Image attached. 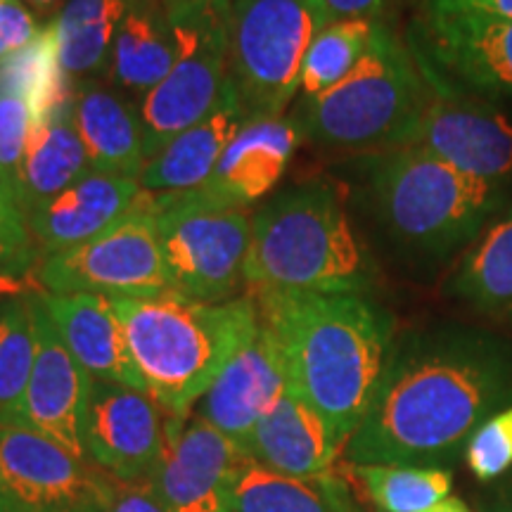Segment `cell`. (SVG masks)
Returning <instances> with one entry per match:
<instances>
[{
  "instance_id": "cell-1",
  "label": "cell",
  "mask_w": 512,
  "mask_h": 512,
  "mask_svg": "<svg viewBox=\"0 0 512 512\" xmlns=\"http://www.w3.org/2000/svg\"><path fill=\"white\" fill-rule=\"evenodd\" d=\"M512 403V351L479 332H432L392 349L351 465H434L465 451L472 432Z\"/></svg>"
},
{
  "instance_id": "cell-2",
  "label": "cell",
  "mask_w": 512,
  "mask_h": 512,
  "mask_svg": "<svg viewBox=\"0 0 512 512\" xmlns=\"http://www.w3.org/2000/svg\"><path fill=\"white\" fill-rule=\"evenodd\" d=\"M278 344L287 382L347 446L392 354V318L363 294L249 292Z\"/></svg>"
},
{
  "instance_id": "cell-3",
  "label": "cell",
  "mask_w": 512,
  "mask_h": 512,
  "mask_svg": "<svg viewBox=\"0 0 512 512\" xmlns=\"http://www.w3.org/2000/svg\"><path fill=\"white\" fill-rule=\"evenodd\" d=\"M147 392L169 415H190L230 358L259 330L254 299L207 304L181 294L112 299Z\"/></svg>"
},
{
  "instance_id": "cell-4",
  "label": "cell",
  "mask_w": 512,
  "mask_h": 512,
  "mask_svg": "<svg viewBox=\"0 0 512 512\" xmlns=\"http://www.w3.org/2000/svg\"><path fill=\"white\" fill-rule=\"evenodd\" d=\"M375 264L330 185H299L252 214L245 259L249 292L363 294Z\"/></svg>"
},
{
  "instance_id": "cell-5",
  "label": "cell",
  "mask_w": 512,
  "mask_h": 512,
  "mask_svg": "<svg viewBox=\"0 0 512 512\" xmlns=\"http://www.w3.org/2000/svg\"><path fill=\"white\" fill-rule=\"evenodd\" d=\"M430 91L399 38L377 24L368 50L347 79L306 98L297 121L302 136L339 152H375L411 145Z\"/></svg>"
},
{
  "instance_id": "cell-6",
  "label": "cell",
  "mask_w": 512,
  "mask_h": 512,
  "mask_svg": "<svg viewBox=\"0 0 512 512\" xmlns=\"http://www.w3.org/2000/svg\"><path fill=\"white\" fill-rule=\"evenodd\" d=\"M368 185L389 238L434 256L477 238L505 200L503 185L460 174L418 145L380 152Z\"/></svg>"
},
{
  "instance_id": "cell-7",
  "label": "cell",
  "mask_w": 512,
  "mask_h": 512,
  "mask_svg": "<svg viewBox=\"0 0 512 512\" xmlns=\"http://www.w3.org/2000/svg\"><path fill=\"white\" fill-rule=\"evenodd\" d=\"M169 19L174 67L138 102L147 162L209 117L230 79L233 0H169Z\"/></svg>"
},
{
  "instance_id": "cell-8",
  "label": "cell",
  "mask_w": 512,
  "mask_h": 512,
  "mask_svg": "<svg viewBox=\"0 0 512 512\" xmlns=\"http://www.w3.org/2000/svg\"><path fill=\"white\" fill-rule=\"evenodd\" d=\"M152 209L171 292L207 304L238 299L252 238L249 207L214 200L195 188L152 192Z\"/></svg>"
},
{
  "instance_id": "cell-9",
  "label": "cell",
  "mask_w": 512,
  "mask_h": 512,
  "mask_svg": "<svg viewBox=\"0 0 512 512\" xmlns=\"http://www.w3.org/2000/svg\"><path fill=\"white\" fill-rule=\"evenodd\" d=\"M325 24L318 0H233L230 79L252 117H283Z\"/></svg>"
},
{
  "instance_id": "cell-10",
  "label": "cell",
  "mask_w": 512,
  "mask_h": 512,
  "mask_svg": "<svg viewBox=\"0 0 512 512\" xmlns=\"http://www.w3.org/2000/svg\"><path fill=\"white\" fill-rule=\"evenodd\" d=\"M36 278L50 294L88 292L110 299L174 294L159 249L152 192L98 238L41 256Z\"/></svg>"
},
{
  "instance_id": "cell-11",
  "label": "cell",
  "mask_w": 512,
  "mask_h": 512,
  "mask_svg": "<svg viewBox=\"0 0 512 512\" xmlns=\"http://www.w3.org/2000/svg\"><path fill=\"white\" fill-rule=\"evenodd\" d=\"M247 448L200 415H169L166 439L147 482L169 512H230Z\"/></svg>"
},
{
  "instance_id": "cell-12",
  "label": "cell",
  "mask_w": 512,
  "mask_h": 512,
  "mask_svg": "<svg viewBox=\"0 0 512 512\" xmlns=\"http://www.w3.org/2000/svg\"><path fill=\"white\" fill-rule=\"evenodd\" d=\"M0 477L17 512H100V467L29 427L0 425Z\"/></svg>"
},
{
  "instance_id": "cell-13",
  "label": "cell",
  "mask_w": 512,
  "mask_h": 512,
  "mask_svg": "<svg viewBox=\"0 0 512 512\" xmlns=\"http://www.w3.org/2000/svg\"><path fill=\"white\" fill-rule=\"evenodd\" d=\"M166 418L147 392L93 380L83 420L88 460L121 482L147 479L164 448Z\"/></svg>"
},
{
  "instance_id": "cell-14",
  "label": "cell",
  "mask_w": 512,
  "mask_h": 512,
  "mask_svg": "<svg viewBox=\"0 0 512 512\" xmlns=\"http://www.w3.org/2000/svg\"><path fill=\"white\" fill-rule=\"evenodd\" d=\"M36 323V363L22 403L0 425H19L46 434L79 460H88L83 446V420L93 377L64 347L41 294L31 297Z\"/></svg>"
},
{
  "instance_id": "cell-15",
  "label": "cell",
  "mask_w": 512,
  "mask_h": 512,
  "mask_svg": "<svg viewBox=\"0 0 512 512\" xmlns=\"http://www.w3.org/2000/svg\"><path fill=\"white\" fill-rule=\"evenodd\" d=\"M420 43L427 60L472 91L512 98V17L427 8Z\"/></svg>"
},
{
  "instance_id": "cell-16",
  "label": "cell",
  "mask_w": 512,
  "mask_h": 512,
  "mask_svg": "<svg viewBox=\"0 0 512 512\" xmlns=\"http://www.w3.org/2000/svg\"><path fill=\"white\" fill-rule=\"evenodd\" d=\"M411 145L479 181H512V121L472 100L430 95Z\"/></svg>"
},
{
  "instance_id": "cell-17",
  "label": "cell",
  "mask_w": 512,
  "mask_h": 512,
  "mask_svg": "<svg viewBox=\"0 0 512 512\" xmlns=\"http://www.w3.org/2000/svg\"><path fill=\"white\" fill-rule=\"evenodd\" d=\"M287 387V373L278 344L259 320V330L230 358L207 394L197 401V413L226 437L247 448L254 427L271 411Z\"/></svg>"
},
{
  "instance_id": "cell-18",
  "label": "cell",
  "mask_w": 512,
  "mask_h": 512,
  "mask_svg": "<svg viewBox=\"0 0 512 512\" xmlns=\"http://www.w3.org/2000/svg\"><path fill=\"white\" fill-rule=\"evenodd\" d=\"M138 178L91 171L27 214V226L41 256L83 245L117 226L143 202Z\"/></svg>"
},
{
  "instance_id": "cell-19",
  "label": "cell",
  "mask_w": 512,
  "mask_h": 512,
  "mask_svg": "<svg viewBox=\"0 0 512 512\" xmlns=\"http://www.w3.org/2000/svg\"><path fill=\"white\" fill-rule=\"evenodd\" d=\"M299 140L294 117H249L200 190L235 207L264 200L283 181Z\"/></svg>"
},
{
  "instance_id": "cell-20",
  "label": "cell",
  "mask_w": 512,
  "mask_h": 512,
  "mask_svg": "<svg viewBox=\"0 0 512 512\" xmlns=\"http://www.w3.org/2000/svg\"><path fill=\"white\" fill-rule=\"evenodd\" d=\"M64 347L93 380L117 382L147 392L121 328L112 299L102 294H41ZM150 394V392H147Z\"/></svg>"
},
{
  "instance_id": "cell-21",
  "label": "cell",
  "mask_w": 512,
  "mask_h": 512,
  "mask_svg": "<svg viewBox=\"0 0 512 512\" xmlns=\"http://www.w3.org/2000/svg\"><path fill=\"white\" fill-rule=\"evenodd\" d=\"M247 453L283 475L318 477L332 472L344 448L323 415L287 382L280 399L254 427Z\"/></svg>"
},
{
  "instance_id": "cell-22",
  "label": "cell",
  "mask_w": 512,
  "mask_h": 512,
  "mask_svg": "<svg viewBox=\"0 0 512 512\" xmlns=\"http://www.w3.org/2000/svg\"><path fill=\"white\" fill-rule=\"evenodd\" d=\"M249 117L252 114H249L238 86L233 79H228L214 112L183 131L181 136H176L157 157L145 164L143 174L138 178L143 190L183 192L200 188L214 174L230 140L245 126Z\"/></svg>"
},
{
  "instance_id": "cell-23",
  "label": "cell",
  "mask_w": 512,
  "mask_h": 512,
  "mask_svg": "<svg viewBox=\"0 0 512 512\" xmlns=\"http://www.w3.org/2000/svg\"><path fill=\"white\" fill-rule=\"evenodd\" d=\"M72 121L93 171L140 178L147 155L138 107L121 91L98 79H81L76 86Z\"/></svg>"
},
{
  "instance_id": "cell-24",
  "label": "cell",
  "mask_w": 512,
  "mask_h": 512,
  "mask_svg": "<svg viewBox=\"0 0 512 512\" xmlns=\"http://www.w3.org/2000/svg\"><path fill=\"white\" fill-rule=\"evenodd\" d=\"M169 0H133L112 46L107 76L121 93L145 98L174 67Z\"/></svg>"
},
{
  "instance_id": "cell-25",
  "label": "cell",
  "mask_w": 512,
  "mask_h": 512,
  "mask_svg": "<svg viewBox=\"0 0 512 512\" xmlns=\"http://www.w3.org/2000/svg\"><path fill=\"white\" fill-rule=\"evenodd\" d=\"M230 512H358L349 486L332 475L292 477L249 456L233 489Z\"/></svg>"
},
{
  "instance_id": "cell-26",
  "label": "cell",
  "mask_w": 512,
  "mask_h": 512,
  "mask_svg": "<svg viewBox=\"0 0 512 512\" xmlns=\"http://www.w3.org/2000/svg\"><path fill=\"white\" fill-rule=\"evenodd\" d=\"M79 79L60 64L55 22L43 27L29 46L0 60V95H17L29 102L36 124L72 117Z\"/></svg>"
},
{
  "instance_id": "cell-27",
  "label": "cell",
  "mask_w": 512,
  "mask_h": 512,
  "mask_svg": "<svg viewBox=\"0 0 512 512\" xmlns=\"http://www.w3.org/2000/svg\"><path fill=\"white\" fill-rule=\"evenodd\" d=\"M93 171L72 117H57L34 126L22 171H19L17 200L24 216L50 197Z\"/></svg>"
},
{
  "instance_id": "cell-28",
  "label": "cell",
  "mask_w": 512,
  "mask_h": 512,
  "mask_svg": "<svg viewBox=\"0 0 512 512\" xmlns=\"http://www.w3.org/2000/svg\"><path fill=\"white\" fill-rule=\"evenodd\" d=\"M451 290L491 318H512V207L486 223L453 273Z\"/></svg>"
},
{
  "instance_id": "cell-29",
  "label": "cell",
  "mask_w": 512,
  "mask_h": 512,
  "mask_svg": "<svg viewBox=\"0 0 512 512\" xmlns=\"http://www.w3.org/2000/svg\"><path fill=\"white\" fill-rule=\"evenodd\" d=\"M133 0H67L57 15L60 64L74 79L107 76L112 46Z\"/></svg>"
},
{
  "instance_id": "cell-30",
  "label": "cell",
  "mask_w": 512,
  "mask_h": 512,
  "mask_svg": "<svg viewBox=\"0 0 512 512\" xmlns=\"http://www.w3.org/2000/svg\"><path fill=\"white\" fill-rule=\"evenodd\" d=\"M366 494L382 512H420L451 496L453 479L439 465H354Z\"/></svg>"
},
{
  "instance_id": "cell-31",
  "label": "cell",
  "mask_w": 512,
  "mask_h": 512,
  "mask_svg": "<svg viewBox=\"0 0 512 512\" xmlns=\"http://www.w3.org/2000/svg\"><path fill=\"white\" fill-rule=\"evenodd\" d=\"M375 27V19H337L318 31L306 53L299 81L304 100L325 93L354 72L368 50Z\"/></svg>"
},
{
  "instance_id": "cell-32",
  "label": "cell",
  "mask_w": 512,
  "mask_h": 512,
  "mask_svg": "<svg viewBox=\"0 0 512 512\" xmlns=\"http://www.w3.org/2000/svg\"><path fill=\"white\" fill-rule=\"evenodd\" d=\"M36 363L31 297L0 304V422L17 411Z\"/></svg>"
},
{
  "instance_id": "cell-33",
  "label": "cell",
  "mask_w": 512,
  "mask_h": 512,
  "mask_svg": "<svg viewBox=\"0 0 512 512\" xmlns=\"http://www.w3.org/2000/svg\"><path fill=\"white\" fill-rule=\"evenodd\" d=\"M463 453L479 482H494L512 470V403L472 432Z\"/></svg>"
},
{
  "instance_id": "cell-34",
  "label": "cell",
  "mask_w": 512,
  "mask_h": 512,
  "mask_svg": "<svg viewBox=\"0 0 512 512\" xmlns=\"http://www.w3.org/2000/svg\"><path fill=\"white\" fill-rule=\"evenodd\" d=\"M34 126L36 121L27 100L17 95H0V176L15 192Z\"/></svg>"
},
{
  "instance_id": "cell-35",
  "label": "cell",
  "mask_w": 512,
  "mask_h": 512,
  "mask_svg": "<svg viewBox=\"0 0 512 512\" xmlns=\"http://www.w3.org/2000/svg\"><path fill=\"white\" fill-rule=\"evenodd\" d=\"M100 512H169L147 479L121 482L100 470Z\"/></svg>"
},
{
  "instance_id": "cell-36",
  "label": "cell",
  "mask_w": 512,
  "mask_h": 512,
  "mask_svg": "<svg viewBox=\"0 0 512 512\" xmlns=\"http://www.w3.org/2000/svg\"><path fill=\"white\" fill-rule=\"evenodd\" d=\"M41 31L43 27L22 0L0 3V60L29 46Z\"/></svg>"
},
{
  "instance_id": "cell-37",
  "label": "cell",
  "mask_w": 512,
  "mask_h": 512,
  "mask_svg": "<svg viewBox=\"0 0 512 512\" xmlns=\"http://www.w3.org/2000/svg\"><path fill=\"white\" fill-rule=\"evenodd\" d=\"M0 240L12 245H36L29 233L27 216L19 207L17 192L3 176H0Z\"/></svg>"
},
{
  "instance_id": "cell-38",
  "label": "cell",
  "mask_w": 512,
  "mask_h": 512,
  "mask_svg": "<svg viewBox=\"0 0 512 512\" xmlns=\"http://www.w3.org/2000/svg\"><path fill=\"white\" fill-rule=\"evenodd\" d=\"M328 22L337 19H375L382 15L387 0H318Z\"/></svg>"
},
{
  "instance_id": "cell-39",
  "label": "cell",
  "mask_w": 512,
  "mask_h": 512,
  "mask_svg": "<svg viewBox=\"0 0 512 512\" xmlns=\"http://www.w3.org/2000/svg\"><path fill=\"white\" fill-rule=\"evenodd\" d=\"M38 256H41V249L36 245H12V242L0 240V271L5 273H36Z\"/></svg>"
},
{
  "instance_id": "cell-40",
  "label": "cell",
  "mask_w": 512,
  "mask_h": 512,
  "mask_svg": "<svg viewBox=\"0 0 512 512\" xmlns=\"http://www.w3.org/2000/svg\"><path fill=\"white\" fill-rule=\"evenodd\" d=\"M38 294H46L43 285L38 283L36 273H5L0 271V304L8 302V299H22V297H38Z\"/></svg>"
},
{
  "instance_id": "cell-41",
  "label": "cell",
  "mask_w": 512,
  "mask_h": 512,
  "mask_svg": "<svg viewBox=\"0 0 512 512\" xmlns=\"http://www.w3.org/2000/svg\"><path fill=\"white\" fill-rule=\"evenodd\" d=\"M432 10H479L491 15L512 17V0H427Z\"/></svg>"
},
{
  "instance_id": "cell-42",
  "label": "cell",
  "mask_w": 512,
  "mask_h": 512,
  "mask_svg": "<svg viewBox=\"0 0 512 512\" xmlns=\"http://www.w3.org/2000/svg\"><path fill=\"white\" fill-rule=\"evenodd\" d=\"M420 512H472V510L467 508V505L460 501V498L448 496V498H444V501H439L437 505H432V508L420 510Z\"/></svg>"
},
{
  "instance_id": "cell-43",
  "label": "cell",
  "mask_w": 512,
  "mask_h": 512,
  "mask_svg": "<svg viewBox=\"0 0 512 512\" xmlns=\"http://www.w3.org/2000/svg\"><path fill=\"white\" fill-rule=\"evenodd\" d=\"M494 512H512V484L498 494L494 503Z\"/></svg>"
},
{
  "instance_id": "cell-44",
  "label": "cell",
  "mask_w": 512,
  "mask_h": 512,
  "mask_svg": "<svg viewBox=\"0 0 512 512\" xmlns=\"http://www.w3.org/2000/svg\"><path fill=\"white\" fill-rule=\"evenodd\" d=\"M0 512H17L15 505L8 498V491H5V484H3V477H0Z\"/></svg>"
},
{
  "instance_id": "cell-45",
  "label": "cell",
  "mask_w": 512,
  "mask_h": 512,
  "mask_svg": "<svg viewBox=\"0 0 512 512\" xmlns=\"http://www.w3.org/2000/svg\"><path fill=\"white\" fill-rule=\"evenodd\" d=\"M24 3L34 5V8H38V10H50V8H55L60 0H24Z\"/></svg>"
},
{
  "instance_id": "cell-46",
  "label": "cell",
  "mask_w": 512,
  "mask_h": 512,
  "mask_svg": "<svg viewBox=\"0 0 512 512\" xmlns=\"http://www.w3.org/2000/svg\"><path fill=\"white\" fill-rule=\"evenodd\" d=\"M0 3H5V0H0Z\"/></svg>"
}]
</instances>
